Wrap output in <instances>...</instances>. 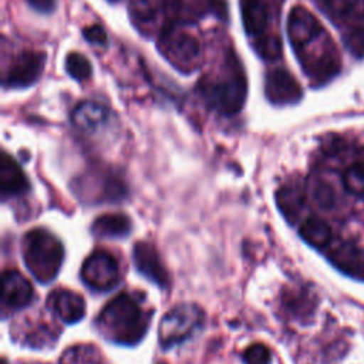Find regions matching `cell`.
<instances>
[{"mask_svg":"<svg viewBox=\"0 0 364 364\" xmlns=\"http://www.w3.org/2000/svg\"><path fill=\"white\" fill-rule=\"evenodd\" d=\"M242 21L247 34L260 36L267 27L269 13L264 0H240Z\"/></svg>","mask_w":364,"mask_h":364,"instance_id":"cell-16","label":"cell"},{"mask_svg":"<svg viewBox=\"0 0 364 364\" xmlns=\"http://www.w3.org/2000/svg\"><path fill=\"white\" fill-rule=\"evenodd\" d=\"M202 94L218 112L233 115L242 109L246 100L245 75L240 68H232L220 81H203Z\"/></svg>","mask_w":364,"mask_h":364,"instance_id":"cell-3","label":"cell"},{"mask_svg":"<svg viewBox=\"0 0 364 364\" xmlns=\"http://www.w3.org/2000/svg\"><path fill=\"white\" fill-rule=\"evenodd\" d=\"M111 1H118V0H111Z\"/></svg>","mask_w":364,"mask_h":364,"instance_id":"cell-33","label":"cell"},{"mask_svg":"<svg viewBox=\"0 0 364 364\" xmlns=\"http://www.w3.org/2000/svg\"><path fill=\"white\" fill-rule=\"evenodd\" d=\"M323 149L328 154V155H337L341 149H343V139L338 136H331L330 139H327L323 144Z\"/></svg>","mask_w":364,"mask_h":364,"instance_id":"cell-31","label":"cell"},{"mask_svg":"<svg viewBox=\"0 0 364 364\" xmlns=\"http://www.w3.org/2000/svg\"><path fill=\"white\" fill-rule=\"evenodd\" d=\"M48 306L60 320L68 324L80 321L85 314L84 297L67 289L54 290L48 297Z\"/></svg>","mask_w":364,"mask_h":364,"instance_id":"cell-12","label":"cell"},{"mask_svg":"<svg viewBox=\"0 0 364 364\" xmlns=\"http://www.w3.org/2000/svg\"><path fill=\"white\" fill-rule=\"evenodd\" d=\"M46 64V54L40 51L20 53L9 67L4 77V85L13 88L28 87L34 84L43 73Z\"/></svg>","mask_w":364,"mask_h":364,"instance_id":"cell-6","label":"cell"},{"mask_svg":"<svg viewBox=\"0 0 364 364\" xmlns=\"http://www.w3.org/2000/svg\"><path fill=\"white\" fill-rule=\"evenodd\" d=\"M129 16L135 24H146L152 21L155 10L149 0H129Z\"/></svg>","mask_w":364,"mask_h":364,"instance_id":"cell-25","label":"cell"},{"mask_svg":"<svg viewBox=\"0 0 364 364\" xmlns=\"http://www.w3.org/2000/svg\"><path fill=\"white\" fill-rule=\"evenodd\" d=\"M108 118V108L95 101H84L73 111V122L82 131H95Z\"/></svg>","mask_w":364,"mask_h":364,"instance_id":"cell-15","label":"cell"},{"mask_svg":"<svg viewBox=\"0 0 364 364\" xmlns=\"http://www.w3.org/2000/svg\"><path fill=\"white\" fill-rule=\"evenodd\" d=\"M245 364H270V351L262 343H253L243 351Z\"/></svg>","mask_w":364,"mask_h":364,"instance_id":"cell-26","label":"cell"},{"mask_svg":"<svg viewBox=\"0 0 364 364\" xmlns=\"http://www.w3.org/2000/svg\"><path fill=\"white\" fill-rule=\"evenodd\" d=\"M132 259L136 270L148 280L161 287H168L169 276L159 257L158 250L152 243L138 242L132 250Z\"/></svg>","mask_w":364,"mask_h":364,"instance_id":"cell-9","label":"cell"},{"mask_svg":"<svg viewBox=\"0 0 364 364\" xmlns=\"http://www.w3.org/2000/svg\"><path fill=\"white\" fill-rule=\"evenodd\" d=\"M317 17L303 6H294L287 17V37L296 50L303 48L321 33Z\"/></svg>","mask_w":364,"mask_h":364,"instance_id":"cell-8","label":"cell"},{"mask_svg":"<svg viewBox=\"0 0 364 364\" xmlns=\"http://www.w3.org/2000/svg\"><path fill=\"white\" fill-rule=\"evenodd\" d=\"M162 53L175 64H189L199 55V41L185 31H171L162 38Z\"/></svg>","mask_w":364,"mask_h":364,"instance_id":"cell-11","label":"cell"},{"mask_svg":"<svg viewBox=\"0 0 364 364\" xmlns=\"http://www.w3.org/2000/svg\"><path fill=\"white\" fill-rule=\"evenodd\" d=\"M255 50L264 60H277L282 55V41L277 36H263L255 43Z\"/></svg>","mask_w":364,"mask_h":364,"instance_id":"cell-24","label":"cell"},{"mask_svg":"<svg viewBox=\"0 0 364 364\" xmlns=\"http://www.w3.org/2000/svg\"><path fill=\"white\" fill-rule=\"evenodd\" d=\"M27 3L40 13H51L55 7V0H27Z\"/></svg>","mask_w":364,"mask_h":364,"instance_id":"cell-30","label":"cell"},{"mask_svg":"<svg viewBox=\"0 0 364 364\" xmlns=\"http://www.w3.org/2000/svg\"><path fill=\"white\" fill-rule=\"evenodd\" d=\"M346 44L353 54L363 55L364 54V28L357 27L348 31V34L346 36Z\"/></svg>","mask_w":364,"mask_h":364,"instance_id":"cell-27","label":"cell"},{"mask_svg":"<svg viewBox=\"0 0 364 364\" xmlns=\"http://www.w3.org/2000/svg\"><path fill=\"white\" fill-rule=\"evenodd\" d=\"M82 282L92 290L108 291L119 282V266L107 250L92 252L81 267Z\"/></svg>","mask_w":364,"mask_h":364,"instance_id":"cell-5","label":"cell"},{"mask_svg":"<svg viewBox=\"0 0 364 364\" xmlns=\"http://www.w3.org/2000/svg\"><path fill=\"white\" fill-rule=\"evenodd\" d=\"M276 200L284 218L293 223L299 218L300 210L303 209L304 205L303 188L296 182L286 183L277 191Z\"/></svg>","mask_w":364,"mask_h":364,"instance_id":"cell-17","label":"cell"},{"mask_svg":"<svg viewBox=\"0 0 364 364\" xmlns=\"http://www.w3.org/2000/svg\"><path fill=\"white\" fill-rule=\"evenodd\" d=\"M33 299L31 283L17 270H7L1 282L3 313L16 311L27 306Z\"/></svg>","mask_w":364,"mask_h":364,"instance_id":"cell-10","label":"cell"},{"mask_svg":"<svg viewBox=\"0 0 364 364\" xmlns=\"http://www.w3.org/2000/svg\"><path fill=\"white\" fill-rule=\"evenodd\" d=\"M311 195L318 208H321L324 210L333 209V206L336 203V192L328 182L321 181V179L316 181L311 188Z\"/></svg>","mask_w":364,"mask_h":364,"instance_id":"cell-22","label":"cell"},{"mask_svg":"<svg viewBox=\"0 0 364 364\" xmlns=\"http://www.w3.org/2000/svg\"><path fill=\"white\" fill-rule=\"evenodd\" d=\"M328 259L338 270L348 276H364V250L351 242L336 246L328 253Z\"/></svg>","mask_w":364,"mask_h":364,"instance_id":"cell-13","label":"cell"},{"mask_svg":"<svg viewBox=\"0 0 364 364\" xmlns=\"http://www.w3.org/2000/svg\"><path fill=\"white\" fill-rule=\"evenodd\" d=\"M65 70L75 80H87L91 75V64L85 55L80 53H70L65 58Z\"/></svg>","mask_w":364,"mask_h":364,"instance_id":"cell-21","label":"cell"},{"mask_svg":"<svg viewBox=\"0 0 364 364\" xmlns=\"http://www.w3.org/2000/svg\"><path fill=\"white\" fill-rule=\"evenodd\" d=\"M28 181L20 168V165L6 152L1 154L0 159V189L1 196H16L28 191Z\"/></svg>","mask_w":364,"mask_h":364,"instance_id":"cell-14","label":"cell"},{"mask_svg":"<svg viewBox=\"0 0 364 364\" xmlns=\"http://www.w3.org/2000/svg\"><path fill=\"white\" fill-rule=\"evenodd\" d=\"M91 230L102 237H122L129 233L131 220L121 213H105L94 220Z\"/></svg>","mask_w":364,"mask_h":364,"instance_id":"cell-18","label":"cell"},{"mask_svg":"<svg viewBox=\"0 0 364 364\" xmlns=\"http://www.w3.org/2000/svg\"><path fill=\"white\" fill-rule=\"evenodd\" d=\"M357 164L364 168V146L357 152Z\"/></svg>","mask_w":364,"mask_h":364,"instance_id":"cell-32","label":"cell"},{"mask_svg":"<svg viewBox=\"0 0 364 364\" xmlns=\"http://www.w3.org/2000/svg\"><path fill=\"white\" fill-rule=\"evenodd\" d=\"M82 34L85 37L87 41L92 43V44H100V46H105L107 44V33L105 30L98 26V24H94V26H90V27H85L82 30Z\"/></svg>","mask_w":364,"mask_h":364,"instance_id":"cell-29","label":"cell"},{"mask_svg":"<svg viewBox=\"0 0 364 364\" xmlns=\"http://www.w3.org/2000/svg\"><path fill=\"white\" fill-rule=\"evenodd\" d=\"M23 260L27 270L40 283H48L58 274L64 260L61 242L46 229L28 230L21 240Z\"/></svg>","mask_w":364,"mask_h":364,"instance_id":"cell-2","label":"cell"},{"mask_svg":"<svg viewBox=\"0 0 364 364\" xmlns=\"http://www.w3.org/2000/svg\"><path fill=\"white\" fill-rule=\"evenodd\" d=\"M203 321V311L192 303L171 309L161 320L158 334L164 348L172 347L188 338Z\"/></svg>","mask_w":364,"mask_h":364,"instance_id":"cell-4","label":"cell"},{"mask_svg":"<svg viewBox=\"0 0 364 364\" xmlns=\"http://www.w3.org/2000/svg\"><path fill=\"white\" fill-rule=\"evenodd\" d=\"M343 183L350 193L364 196V168L357 162L351 165L343 176Z\"/></svg>","mask_w":364,"mask_h":364,"instance_id":"cell-23","label":"cell"},{"mask_svg":"<svg viewBox=\"0 0 364 364\" xmlns=\"http://www.w3.org/2000/svg\"><path fill=\"white\" fill-rule=\"evenodd\" d=\"M100 357L92 346H78L67 350L61 357V364H98Z\"/></svg>","mask_w":364,"mask_h":364,"instance_id":"cell-20","label":"cell"},{"mask_svg":"<svg viewBox=\"0 0 364 364\" xmlns=\"http://www.w3.org/2000/svg\"><path fill=\"white\" fill-rule=\"evenodd\" d=\"M323 3L333 17H343L353 9V0H323Z\"/></svg>","mask_w":364,"mask_h":364,"instance_id":"cell-28","label":"cell"},{"mask_svg":"<svg viewBox=\"0 0 364 364\" xmlns=\"http://www.w3.org/2000/svg\"><path fill=\"white\" fill-rule=\"evenodd\" d=\"M264 95L276 105H286L297 102L303 90L297 80L284 68H273L264 78Z\"/></svg>","mask_w":364,"mask_h":364,"instance_id":"cell-7","label":"cell"},{"mask_svg":"<svg viewBox=\"0 0 364 364\" xmlns=\"http://www.w3.org/2000/svg\"><path fill=\"white\" fill-rule=\"evenodd\" d=\"M149 318L139 301L128 293H119L100 311L97 326L109 340L124 344H136L146 333Z\"/></svg>","mask_w":364,"mask_h":364,"instance_id":"cell-1","label":"cell"},{"mask_svg":"<svg viewBox=\"0 0 364 364\" xmlns=\"http://www.w3.org/2000/svg\"><path fill=\"white\" fill-rule=\"evenodd\" d=\"M300 236L304 242L314 247H324L331 239V229L323 219L311 216L301 223Z\"/></svg>","mask_w":364,"mask_h":364,"instance_id":"cell-19","label":"cell"}]
</instances>
